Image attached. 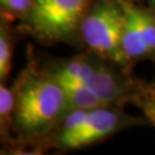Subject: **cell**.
<instances>
[{"label": "cell", "mask_w": 155, "mask_h": 155, "mask_svg": "<svg viewBox=\"0 0 155 155\" xmlns=\"http://www.w3.org/2000/svg\"><path fill=\"white\" fill-rule=\"evenodd\" d=\"M14 109H16V93L2 83L0 85V123L3 133H8L13 125Z\"/></svg>", "instance_id": "9c48e42d"}, {"label": "cell", "mask_w": 155, "mask_h": 155, "mask_svg": "<svg viewBox=\"0 0 155 155\" xmlns=\"http://www.w3.org/2000/svg\"><path fill=\"white\" fill-rule=\"evenodd\" d=\"M14 93L13 125L23 138H39L49 133L69 110L64 87L48 71L26 72Z\"/></svg>", "instance_id": "6da1fadb"}, {"label": "cell", "mask_w": 155, "mask_h": 155, "mask_svg": "<svg viewBox=\"0 0 155 155\" xmlns=\"http://www.w3.org/2000/svg\"><path fill=\"white\" fill-rule=\"evenodd\" d=\"M124 8L120 0H93L80 25L81 43L91 53L118 66H128L122 51Z\"/></svg>", "instance_id": "3957f363"}, {"label": "cell", "mask_w": 155, "mask_h": 155, "mask_svg": "<svg viewBox=\"0 0 155 155\" xmlns=\"http://www.w3.org/2000/svg\"><path fill=\"white\" fill-rule=\"evenodd\" d=\"M143 124L140 118L125 114L119 106H98L88 111L83 124L66 136L52 137V146L60 150H76L111 137L133 125Z\"/></svg>", "instance_id": "277c9868"}, {"label": "cell", "mask_w": 155, "mask_h": 155, "mask_svg": "<svg viewBox=\"0 0 155 155\" xmlns=\"http://www.w3.org/2000/svg\"><path fill=\"white\" fill-rule=\"evenodd\" d=\"M93 0H36L19 27L43 43H81L80 25Z\"/></svg>", "instance_id": "7a4b0ae2"}, {"label": "cell", "mask_w": 155, "mask_h": 155, "mask_svg": "<svg viewBox=\"0 0 155 155\" xmlns=\"http://www.w3.org/2000/svg\"><path fill=\"white\" fill-rule=\"evenodd\" d=\"M58 81L65 89L69 110L72 109L91 110L98 107V106H105L102 101L96 96L94 92L88 85L81 83V81H74V80H58Z\"/></svg>", "instance_id": "52a82bcc"}, {"label": "cell", "mask_w": 155, "mask_h": 155, "mask_svg": "<svg viewBox=\"0 0 155 155\" xmlns=\"http://www.w3.org/2000/svg\"><path fill=\"white\" fill-rule=\"evenodd\" d=\"M12 54H13V39L9 25L2 21L0 27V80L2 83L8 79L12 69Z\"/></svg>", "instance_id": "ba28073f"}, {"label": "cell", "mask_w": 155, "mask_h": 155, "mask_svg": "<svg viewBox=\"0 0 155 155\" xmlns=\"http://www.w3.org/2000/svg\"><path fill=\"white\" fill-rule=\"evenodd\" d=\"M122 51L128 64L142 60H154L151 51L143 40L141 32L127 13L124 12V23L122 30Z\"/></svg>", "instance_id": "8992f818"}, {"label": "cell", "mask_w": 155, "mask_h": 155, "mask_svg": "<svg viewBox=\"0 0 155 155\" xmlns=\"http://www.w3.org/2000/svg\"><path fill=\"white\" fill-rule=\"evenodd\" d=\"M134 2H142L145 4V7H147L153 12H155V0H134Z\"/></svg>", "instance_id": "7c38bea8"}, {"label": "cell", "mask_w": 155, "mask_h": 155, "mask_svg": "<svg viewBox=\"0 0 155 155\" xmlns=\"http://www.w3.org/2000/svg\"><path fill=\"white\" fill-rule=\"evenodd\" d=\"M133 102L140 106L147 122L155 128V89L141 88L134 97Z\"/></svg>", "instance_id": "30bf717a"}, {"label": "cell", "mask_w": 155, "mask_h": 155, "mask_svg": "<svg viewBox=\"0 0 155 155\" xmlns=\"http://www.w3.org/2000/svg\"><path fill=\"white\" fill-rule=\"evenodd\" d=\"M36 0H0L3 17H19L23 18L31 11Z\"/></svg>", "instance_id": "8fae6325"}, {"label": "cell", "mask_w": 155, "mask_h": 155, "mask_svg": "<svg viewBox=\"0 0 155 155\" xmlns=\"http://www.w3.org/2000/svg\"><path fill=\"white\" fill-rule=\"evenodd\" d=\"M111 65L115 64L104 60L84 84L94 92L104 105L122 106L127 101H133L141 88Z\"/></svg>", "instance_id": "5b68a950"}]
</instances>
